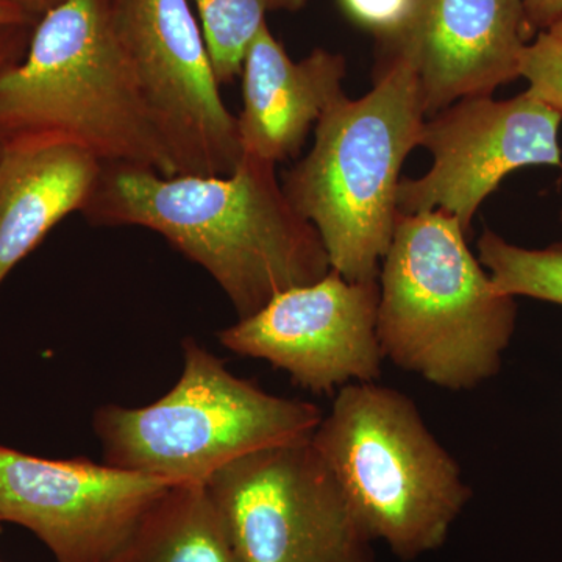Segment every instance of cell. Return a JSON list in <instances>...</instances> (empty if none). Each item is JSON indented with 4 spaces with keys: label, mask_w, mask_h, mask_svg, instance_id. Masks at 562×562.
<instances>
[{
    "label": "cell",
    "mask_w": 562,
    "mask_h": 562,
    "mask_svg": "<svg viewBox=\"0 0 562 562\" xmlns=\"http://www.w3.org/2000/svg\"><path fill=\"white\" fill-rule=\"evenodd\" d=\"M347 63L314 49L294 61L262 24L243 63V111L236 116L243 155L277 162L297 157L322 114L342 98Z\"/></svg>",
    "instance_id": "4fadbf2b"
},
{
    "label": "cell",
    "mask_w": 562,
    "mask_h": 562,
    "mask_svg": "<svg viewBox=\"0 0 562 562\" xmlns=\"http://www.w3.org/2000/svg\"><path fill=\"white\" fill-rule=\"evenodd\" d=\"M520 77L528 81V92L562 114V40L539 32L527 44L520 58Z\"/></svg>",
    "instance_id": "ac0fdd59"
},
{
    "label": "cell",
    "mask_w": 562,
    "mask_h": 562,
    "mask_svg": "<svg viewBox=\"0 0 562 562\" xmlns=\"http://www.w3.org/2000/svg\"><path fill=\"white\" fill-rule=\"evenodd\" d=\"M562 114L525 91L506 101L468 98L427 117L419 146L432 166L420 179L403 177L401 213L442 211L471 231L480 205L509 173L527 166L562 169Z\"/></svg>",
    "instance_id": "9c48e42d"
},
{
    "label": "cell",
    "mask_w": 562,
    "mask_h": 562,
    "mask_svg": "<svg viewBox=\"0 0 562 562\" xmlns=\"http://www.w3.org/2000/svg\"><path fill=\"white\" fill-rule=\"evenodd\" d=\"M414 0H339L344 13L355 24L375 33L380 41L395 35L413 9Z\"/></svg>",
    "instance_id": "d6986e66"
},
{
    "label": "cell",
    "mask_w": 562,
    "mask_h": 562,
    "mask_svg": "<svg viewBox=\"0 0 562 562\" xmlns=\"http://www.w3.org/2000/svg\"><path fill=\"white\" fill-rule=\"evenodd\" d=\"M176 484L88 460H47L0 446V524L27 528L57 562H110Z\"/></svg>",
    "instance_id": "8fae6325"
},
{
    "label": "cell",
    "mask_w": 562,
    "mask_h": 562,
    "mask_svg": "<svg viewBox=\"0 0 562 562\" xmlns=\"http://www.w3.org/2000/svg\"><path fill=\"white\" fill-rule=\"evenodd\" d=\"M479 260L503 294L562 306V243L525 249L486 228L479 239Z\"/></svg>",
    "instance_id": "e0dca14e"
},
{
    "label": "cell",
    "mask_w": 562,
    "mask_h": 562,
    "mask_svg": "<svg viewBox=\"0 0 562 562\" xmlns=\"http://www.w3.org/2000/svg\"><path fill=\"white\" fill-rule=\"evenodd\" d=\"M35 24L2 25L0 27V72L24 58Z\"/></svg>",
    "instance_id": "ffe728a7"
},
{
    "label": "cell",
    "mask_w": 562,
    "mask_h": 562,
    "mask_svg": "<svg viewBox=\"0 0 562 562\" xmlns=\"http://www.w3.org/2000/svg\"><path fill=\"white\" fill-rule=\"evenodd\" d=\"M384 360L432 386L471 391L501 371L517 303L473 257L457 217L401 213L380 266Z\"/></svg>",
    "instance_id": "3957f363"
},
{
    "label": "cell",
    "mask_w": 562,
    "mask_h": 562,
    "mask_svg": "<svg viewBox=\"0 0 562 562\" xmlns=\"http://www.w3.org/2000/svg\"><path fill=\"white\" fill-rule=\"evenodd\" d=\"M110 562H241L205 483H176Z\"/></svg>",
    "instance_id": "9a60e30c"
},
{
    "label": "cell",
    "mask_w": 562,
    "mask_h": 562,
    "mask_svg": "<svg viewBox=\"0 0 562 562\" xmlns=\"http://www.w3.org/2000/svg\"><path fill=\"white\" fill-rule=\"evenodd\" d=\"M102 162L66 144L0 147V284L90 201Z\"/></svg>",
    "instance_id": "5bb4252c"
},
{
    "label": "cell",
    "mask_w": 562,
    "mask_h": 562,
    "mask_svg": "<svg viewBox=\"0 0 562 562\" xmlns=\"http://www.w3.org/2000/svg\"><path fill=\"white\" fill-rule=\"evenodd\" d=\"M16 24H35V21L22 11L14 0H0V27Z\"/></svg>",
    "instance_id": "7402d4cb"
},
{
    "label": "cell",
    "mask_w": 562,
    "mask_h": 562,
    "mask_svg": "<svg viewBox=\"0 0 562 562\" xmlns=\"http://www.w3.org/2000/svg\"><path fill=\"white\" fill-rule=\"evenodd\" d=\"M532 32H547L562 18V0H522Z\"/></svg>",
    "instance_id": "44dd1931"
},
{
    "label": "cell",
    "mask_w": 562,
    "mask_h": 562,
    "mask_svg": "<svg viewBox=\"0 0 562 562\" xmlns=\"http://www.w3.org/2000/svg\"><path fill=\"white\" fill-rule=\"evenodd\" d=\"M380 284L350 281L331 269L324 279L280 292L249 317L220 333L225 349L271 362L314 394L382 375L376 335Z\"/></svg>",
    "instance_id": "30bf717a"
},
{
    "label": "cell",
    "mask_w": 562,
    "mask_h": 562,
    "mask_svg": "<svg viewBox=\"0 0 562 562\" xmlns=\"http://www.w3.org/2000/svg\"><path fill=\"white\" fill-rule=\"evenodd\" d=\"M66 144L102 165L177 176L140 98L106 0H66L36 21L0 72V147Z\"/></svg>",
    "instance_id": "7a4b0ae2"
},
{
    "label": "cell",
    "mask_w": 562,
    "mask_h": 562,
    "mask_svg": "<svg viewBox=\"0 0 562 562\" xmlns=\"http://www.w3.org/2000/svg\"><path fill=\"white\" fill-rule=\"evenodd\" d=\"M191 0H106L111 27L177 176H231L243 157Z\"/></svg>",
    "instance_id": "ba28073f"
},
{
    "label": "cell",
    "mask_w": 562,
    "mask_h": 562,
    "mask_svg": "<svg viewBox=\"0 0 562 562\" xmlns=\"http://www.w3.org/2000/svg\"><path fill=\"white\" fill-rule=\"evenodd\" d=\"M205 486L241 562H379L312 438L247 454Z\"/></svg>",
    "instance_id": "52a82bcc"
},
{
    "label": "cell",
    "mask_w": 562,
    "mask_h": 562,
    "mask_svg": "<svg viewBox=\"0 0 562 562\" xmlns=\"http://www.w3.org/2000/svg\"><path fill=\"white\" fill-rule=\"evenodd\" d=\"M183 349V372L168 394L143 408L106 405L95 413L106 464L173 483H206L247 454L312 438L324 416L316 405L233 375L194 339Z\"/></svg>",
    "instance_id": "8992f818"
},
{
    "label": "cell",
    "mask_w": 562,
    "mask_h": 562,
    "mask_svg": "<svg viewBox=\"0 0 562 562\" xmlns=\"http://www.w3.org/2000/svg\"><path fill=\"white\" fill-rule=\"evenodd\" d=\"M0 528H2V524H0Z\"/></svg>",
    "instance_id": "484cf974"
},
{
    "label": "cell",
    "mask_w": 562,
    "mask_h": 562,
    "mask_svg": "<svg viewBox=\"0 0 562 562\" xmlns=\"http://www.w3.org/2000/svg\"><path fill=\"white\" fill-rule=\"evenodd\" d=\"M561 220H562V210H561Z\"/></svg>",
    "instance_id": "d4e9b609"
},
{
    "label": "cell",
    "mask_w": 562,
    "mask_h": 562,
    "mask_svg": "<svg viewBox=\"0 0 562 562\" xmlns=\"http://www.w3.org/2000/svg\"><path fill=\"white\" fill-rule=\"evenodd\" d=\"M312 443L372 541L402 560L441 549L471 501L458 461L394 387H341Z\"/></svg>",
    "instance_id": "5b68a950"
},
{
    "label": "cell",
    "mask_w": 562,
    "mask_h": 562,
    "mask_svg": "<svg viewBox=\"0 0 562 562\" xmlns=\"http://www.w3.org/2000/svg\"><path fill=\"white\" fill-rule=\"evenodd\" d=\"M16 5L20 7L32 21H38L41 16L66 2V0H14Z\"/></svg>",
    "instance_id": "603a6c76"
},
{
    "label": "cell",
    "mask_w": 562,
    "mask_h": 562,
    "mask_svg": "<svg viewBox=\"0 0 562 562\" xmlns=\"http://www.w3.org/2000/svg\"><path fill=\"white\" fill-rule=\"evenodd\" d=\"M425 120L416 70L384 52L372 90L328 106L313 149L284 173V194L344 279L379 280L397 222L402 166L419 146Z\"/></svg>",
    "instance_id": "277c9868"
},
{
    "label": "cell",
    "mask_w": 562,
    "mask_h": 562,
    "mask_svg": "<svg viewBox=\"0 0 562 562\" xmlns=\"http://www.w3.org/2000/svg\"><path fill=\"white\" fill-rule=\"evenodd\" d=\"M217 83L241 76L247 47L269 13L301 11L308 0H191Z\"/></svg>",
    "instance_id": "2e32d148"
},
{
    "label": "cell",
    "mask_w": 562,
    "mask_h": 562,
    "mask_svg": "<svg viewBox=\"0 0 562 562\" xmlns=\"http://www.w3.org/2000/svg\"><path fill=\"white\" fill-rule=\"evenodd\" d=\"M532 35L522 0H414L401 31L382 43L416 70L430 117L519 79Z\"/></svg>",
    "instance_id": "7c38bea8"
},
{
    "label": "cell",
    "mask_w": 562,
    "mask_h": 562,
    "mask_svg": "<svg viewBox=\"0 0 562 562\" xmlns=\"http://www.w3.org/2000/svg\"><path fill=\"white\" fill-rule=\"evenodd\" d=\"M80 213L94 225L160 233L213 277L239 319L331 271L319 233L292 206L276 165L250 155L224 177L102 165Z\"/></svg>",
    "instance_id": "6da1fadb"
},
{
    "label": "cell",
    "mask_w": 562,
    "mask_h": 562,
    "mask_svg": "<svg viewBox=\"0 0 562 562\" xmlns=\"http://www.w3.org/2000/svg\"><path fill=\"white\" fill-rule=\"evenodd\" d=\"M547 32L552 33L553 36H558V38L562 40V18L557 22V24L553 25L552 29H549Z\"/></svg>",
    "instance_id": "cb8c5ba5"
}]
</instances>
